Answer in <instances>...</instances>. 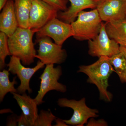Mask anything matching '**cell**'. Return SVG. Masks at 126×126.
Returning <instances> with one entry per match:
<instances>
[{"label":"cell","mask_w":126,"mask_h":126,"mask_svg":"<svg viewBox=\"0 0 126 126\" xmlns=\"http://www.w3.org/2000/svg\"><path fill=\"white\" fill-rule=\"evenodd\" d=\"M55 123L56 124L54 126H69L68 125H67V124H66L63 121V120L60 119L59 118H56L55 119Z\"/></svg>","instance_id":"cell-25"},{"label":"cell","mask_w":126,"mask_h":126,"mask_svg":"<svg viewBox=\"0 0 126 126\" xmlns=\"http://www.w3.org/2000/svg\"><path fill=\"white\" fill-rule=\"evenodd\" d=\"M111 64L114 68L122 83H126V59L121 53L109 58Z\"/></svg>","instance_id":"cell-18"},{"label":"cell","mask_w":126,"mask_h":126,"mask_svg":"<svg viewBox=\"0 0 126 126\" xmlns=\"http://www.w3.org/2000/svg\"><path fill=\"white\" fill-rule=\"evenodd\" d=\"M88 54L93 57L107 56L109 58L120 53L119 45L110 38L105 27V23H102L99 34L94 39L88 40Z\"/></svg>","instance_id":"cell-6"},{"label":"cell","mask_w":126,"mask_h":126,"mask_svg":"<svg viewBox=\"0 0 126 126\" xmlns=\"http://www.w3.org/2000/svg\"><path fill=\"white\" fill-rule=\"evenodd\" d=\"M87 126H108L107 122L103 119H100L96 121L92 118L88 122Z\"/></svg>","instance_id":"cell-22"},{"label":"cell","mask_w":126,"mask_h":126,"mask_svg":"<svg viewBox=\"0 0 126 126\" xmlns=\"http://www.w3.org/2000/svg\"><path fill=\"white\" fill-rule=\"evenodd\" d=\"M105 27L110 38L119 45L126 44V18L106 22Z\"/></svg>","instance_id":"cell-15"},{"label":"cell","mask_w":126,"mask_h":126,"mask_svg":"<svg viewBox=\"0 0 126 126\" xmlns=\"http://www.w3.org/2000/svg\"><path fill=\"white\" fill-rule=\"evenodd\" d=\"M9 0H0V10H1L4 7Z\"/></svg>","instance_id":"cell-27"},{"label":"cell","mask_w":126,"mask_h":126,"mask_svg":"<svg viewBox=\"0 0 126 126\" xmlns=\"http://www.w3.org/2000/svg\"><path fill=\"white\" fill-rule=\"evenodd\" d=\"M10 72L8 70L4 69L0 72V102H2L5 96L8 93H17V89L14 87L17 84L16 80V76L13 79V81L9 80Z\"/></svg>","instance_id":"cell-17"},{"label":"cell","mask_w":126,"mask_h":126,"mask_svg":"<svg viewBox=\"0 0 126 126\" xmlns=\"http://www.w3.org/2000/svg\"><path fill=\"white\" fill-rule=\"evenodd\" d=\"M57 103L61 107L69 108L73 110V114L70 119L63 120L67 125L83 126L87 123L89 118L97 117L99 116L98 115L99 113L98 110L89 108L87 106L85 98L78 101L63 98L59 99Z\"/></svg>","instance_id":"cell-5"},{"label":"cell","mask_w":126,"mask_h":126,"mask_svg":"<svg viewBox=\"0 0 126 126\" xmlns=\"http://www.w3.org/2000/svg\"><path fill=\"white\" fill-rule=\"evenodd\" d=\"M18 116L12 114L7 119L6 126H17L18 125Z\"/></svg>","instance_id":"cell-24"},{"label":"cell","mask_w":126,"mask_h":126,"mask_svg":"<svg viewBox=\"0 0 126 126\" xmlns=\"http://www.w3.org/2000/svg\"><path fill=\"white\" fill-rule=\"evenodd\" d=\"M18 126H32L31 124L28 121L23 112L20 116H18Z\"/></svg>","instance_id":"cell-23"},{"label":"cell","mask_w":126,"mask_h":126,"mask_svg":"<svg viewBox=\"0 0 126 126\" xmlns=\"http://www.w3.org/2000/svg\"><path fill=\"white\" fill-rule=\"evenodd\" d=\"M102 21L96 9L89 11L80 12L77 20L71 23L73 37L79 41L93 39L100 32Z\"/></svg>","instance_id":"cell-3"},{"label":"cell","mask_w":126,"mask_h":126,"mask_svg":"<svg viewBox=\"0 0 126 126\" xmlns=\"http://www.w3.org/2000/svg\"><path fill=\"white\" fill-rule=\"evenodd\" d=\"M18 27L14 1L9 0L0 14V31L9 37L14 33Z\"/></svg>","instance_id":"cell-13"},{"label":"cell","mask_w":126,"mask_h":126,"mask_svg":"<svg viewBox=\"0 0 126 126\" xmlns=\"http://www.w3.org/2000/svg\"><path fill=\"white\" fill-rule=\"evenodd\" d=\"M102 21H115L126 18V0H100L96 8Z\"/></svg>","instance_id":"cell-11"},{"label":"cell","mask_w":126,"mask_h":126,"mask_svg":"<svg viewBox=\"0 0 126 126\" xmlns=\"http://www.w3.org/2000/svg\"><path fill=\"white\" fill-rule=\"evenodd\" d=\"M33 0H15V10L18 27L28 29L30 14Z\"/></svg>","instance_id":"cell-16"},{"label":"cell","mask_w":126,"mask_h":126,"mask_svg":"<svg viewBox=\"0 0 126 126\" xmlns=\"http://www.w3.org/2000/svg\"><path fill=\"white\" fill-rule=\"evenodd\" d=\"M8 37L5 33L0 32V70L4 69L5 59L7 56L11 55L8 44Z\"/></svg>","instance_id":"cell-19"},{"label":"cell","mask_w":126,"mask_h":126,"mask_svg":"<svg viewBox=\"0 0 126 126\" xmlns=\"http://www.w3.org/2000/svg\"><path fill=\"white\" fill-rule=\"evenodd\" d=\"M35 32L18 27L14 34L8 38V44L11 56L20 59L24 65L33 63L36 55L33 36Z\"/></svg>","instance_id":"cell-2"},{"label":"cell","mask_w":126,"mask_h":126,"mask_svg":"<svg viewBox=\"0 0 126 126\" xmlns=\"http://www.w3.org/2000/svg\"><path fill=\"white\" fill-rule=\"evenodd\" d=\"M59 11L42 0H33L30 14L29 29L36 33L50 20L57 18Z\"/></svg>","instance_id":"cell-8"},{"label":"cell","mask_w":126,"mask_h":126,"mask_svg":"<svg viewBox=\"0 0 126 126\" xmlns=\"http://www.w3.org/2000/svg\"><path fill=\"white\" fill-rule=\"evenodd\" d=\"M114 70L109 58L102 56L90 65H80L78 73H83L87 75V82L96 86L100 99L109 102L112 99V94L107 90L109 86L108 79Z\"/></svg>","instance_id":"cell-1"},{"label":"cell","mask_w":126,"mask_h":126,"mask_svg":"<svg viewBox=\"0 0 126 126\" xmlns=\"http://www.w3.org/2000/svg\"><path fill=\"white\" fill-rule=\"evenodd\" d=\"M56 118L50 109L41 110L34 126H51Z\"/></svg>","instance_id":"cell-20"},{"label":"cell","mask_w":126,"mask_h":126,"mask_svg":"<svg viewBox=\"0 0 126 126\" xmlns=\"http://www.w3.org/2000/svg\"><path fill=\"white\" fill-rule=\"evenodd\" d=\"M11 94L26 119L32 126H34L39 115L37 108L38 105L36 101L34 99H32L30 96L27 95L26 93L23 94L17 93H12Z\"/></svg>","instance_id":"cell-14"},{"label":"cell","mask_w":126,"mask_h":126,"mask_svg":"<svg viewBox=\"0 0 126 126\" xmlns=\"http://www.w3.org/2000/svg\"><path fill=\"white\" fill-rule=\"evenodd\" d=\"M56 8L59 11H64L67 10V0H42Z\"/></svg>","instance_id":"cell-21"},{"label":"cell","mask_w":126,"mask_h":126,"mask_svg":"<svg viewBox=\"0 0 126 126\" xmlns=\"http://www.w3.org/2000/svg\"><path fill=\"white\" fill-rule=\"evenodd\" d=\"M39 44L38 54L35 58L38 59L45 65L49 64H61L63 63L67 58L65 49H62V46L53 43L50 38L45 36L36 40Z\"/></svg>","instance_id":"cell-7"},{"label":"cell","mask_w":126,"mask_h":126,"mask_svg":"<svg viewBox=\"0 0 126 126\" xmlns=\"http://www.w3.org/2000/svg\"><path fill=\"white\" fill-rule=\"evenodd\" d=\"M73 36L71 24L65 23L58 18H54L36 33V39L48 36L55 43L62 46L65 41Z\"/></svg>","instance_id":"cell-10"},{"label":"cell","mask_w":126,"mask_h":126,"mask_svg":"<svg viewBox=\"0 0 126 126\" xmlns=\"http://www.w3.org/2000/svg\"><path fill=\"white\" fill-rule=\"evenodd\" d=\"M119 51L126 59V44L119 45Z\"/></svg>","instance_id":"cell-26"},{"label":"cell","mask_w":126,"mask_h":126,"mask_svg":"<svg viewBox=\"0 0 126 126\" xmlns=\"http://www.w3.org/2000/svg\"><path fill=\"white\" fill-rule=\"evenodd\" d=\"M71 5L67 10L59 11L57 18L65 23L71 24L76 20L78 15L87 9H95L100 0H68Z\"/></svg>","instance_id":"cell-12"},{"label":"cell","mask_w":126,"mask_h":126,"mask_svg":"<svg viewBox=\"0 0 126 126\" xmlns=\"http://www.w3.org/2000/svg\"><path fill=\"white\" fill-rule=\"evenodd\" d=\"M43 73L40 77L41 79L40 87L37 96L34 98L38 106L44 101L43 98L47 93L56 90L61 93H65L67 90L65 85L58 82L62 75V69L60 65L54 67V64L46 65Z\"/></svg>","instance_id":"cell-4"},{"label":"cell","mask_w":126,"mask_h":126,"mask_svg":"<svg viewBox=\"0 0 126 126\" xmlns=\"http://www.w3.org/2000/svg\"><path fill=\"white\" fill-rule=\"evenodd\" d=\"M45 65L39 60L34 67H26L21 63L20 59L11 56L6 66L9 68V72L12 74L16 75L20 80V85L16 89L17 93L23 94L26 93V91H28L29 94L32 93V90L30 87L31 79L37 71L44 68Z\"/></svg>","instance_id":"cell-9"}]
</instances>
